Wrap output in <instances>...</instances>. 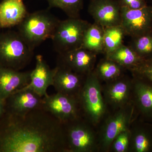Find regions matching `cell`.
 <instances>
[{
    "mask_svg": "<svg viewBox=\"0 0 152 152\" xmlns=\"http://www.w3.org/2000/svg\"><path fill=\"white\" fill-rule=\"evenodd\" d=\"M67 151L64 125L42 109L0 118V152Z\"/></svg>",
    "mask_w": 152,
    "mask_h": 152,
    "instance_id": "6da1fadb",
    "label": "cell"
},
{
    "mask_svg": "<svg viewBox=\"0 0 152 152\" xmlns=\"http://www.w3.org/2000/svg\"><path fill=\"white\" fill-rule=\"evenodd\" d=\"M60 20L48 10L28 14L20 24L18 32L34 50L48 39H51Z\"/></svg>",
    "mask_w": 152,
    "mask_h": 152,
    "instance_id": "7a4b0ae2",
    "label": "cell"
},
{
    "mask_svg": "<svg viewBox=\"0 0 152 152\" xmlns=\"http://www.w3.org/2000/svg\"><path fill=\"white\" fill-rule=\"evenodd\" d=\"M32 50L18 32L0 33V66L20 71L31 62Z\"/></svg>",
    "mask_w": 152,
    "mask_h": 152,
    "instance_id": "3957f363",
    "label": "cell"
},
{
    "mask_svg": "<svg viewBox=\"0 0 152 152\" xmlns=\"http://www.w3.org/2000/svg\"><path fill=\"white\" fill-rule=\"evenodd\" d=\"M90 23L80 18L60 20L51 38L58 54L81 48L85 31Z\"/></svg>",
    "mask_w": 152,
    "mask_h": 152,
    "instance_id": "277c9868",
    "label": "cell"
},
{
    "mask_svg": "<svg viewBox=\"0 0 152 152\" xmlns=\"http://www.w3.org/2000/svg\"><path fill=\"white\" fill-rule=\"evenodd\" d=\"M79 103L76 96L57 92L43 97L42 109L64 124L78 118Z\"/></svg>",
    "mask_w": 152,
    "mask_h": 152,
    "instance_id": "5b68a950",
    "label": "cell"
},
{
    "mask_svg": "<svg viewBox=\"0 0 152 152\" xmlns=\"http://www.w3.org/2000/svg\"><path fill=\"white\" fill-rule=\"evenodd\" d=\"M96 75L88 74L79 94V102L87 115L94 120H99L103 114L104 107Z\"/></svg>",
    "mask_w": 152,
    "mask_h": 152,
    "instance_id": "8992f818",
    "label": "cell"
},
{
    "mask_svg": "<svg viewBox=\"0 0 152 152\" xmlns=\"http://www.w3.org/2000/svg\"><path fill=\"white\" fill-rule=\"evenodd\" d=\"M121 24L126 35L134 37L152 30V7L131 10L121 7Z\"/></svg>",
    "mask_w": 152,
    "mask_h": 152,
    "instance_id": "52a82bcc",
    "label": "cell"
},
{
    "mask_svg": "<svg viewBox=\"0 0 152 152\" xmlns=\"http://www.w3.org/2000/svg\"><path fill=\"white\" fill-rule=\"evenodd\" d=\"M6 101V112L17 115H24L42 109L43 97L26 86L13 93Z\"/></svg>",
    "mask_w": 152,
    "mask_h": 152,
    "instance_id": "ba28073f",
    "label": "cell"
},
{
    "mask_svg": "<svg viewBox=\"0 0 152 152\" xmlns=\"http://www.w3.org/2000/svg\"><path fill=\"white\" fill-rule=\"evenodd\" d=\"M88 11L95 23L104 28L121 25V6L118 0H91Z\"/></svg>",
    "mask_w": 152,
    "mask_h": 152,
    "instance_id": "9c48e42d",
    "label": "cell"
},
{
    "mask_svg": "<svg viewBox=\"0 0 152 152\" xmlns=\"http://www.w3.org/2000/svg\"><path fill=\"white\" fill-rule=\"evenodd\" d=\"M96 54L80 48L58 54L57 64L65 66L80 75L88 74L92 69Z\"/></svg>",
    "mask_w": 152,
    "mask_h": 152,
    "instance_id": "30bf717a",
    "label": "cell"
},
{
    "mask_svg": "<svg viewBox=\"0 0 152 152\" xmlns=\"http://www.w3.org/2000/svg\"><path fill=\"white\" fill-rule=\"evenodd\" d=\"M64 125L68 151L86 152L92 149L94 137L92 133L86 126L81 123Z\"/></svg>",
    "mask_w": 152,
    "mask_h": 152,
    "instance_id": "8fae6325",
    "label": "cell"
},
{
    "mask_svg": "<svg viewBox=\"0 0 152 152\" xmlns=\"http://www.w3.org/2000/svg\"><path fill=\"white\" fill-rule=\"evenodd\" d=\"M31 72H21L0 66V99L6 100L17 91L27 86Z\"/></svg>",
    "mask_w": 152,
    "mask_h": 152,
    "instance_id": "7c38bea8",
    "label": "cell"
},
{
    "mask_svg": "<svg viewBox=\"0 0 152 152\" xmlns=\"http://www.w3.org/2000/svg\"><path fill=\"white\" fill-rule=\"evenodd\" d=\"M55 70L53 86L57 92L70 96L79 95L83 87L82 75L59 64Z\"/></svg>",
    "mask_w": 152,
    "mask_h": 152,
    "instance_id": "4fadbf2b",
    "label": "cell"
},
{
    "mask_svg": "<svg viewBox=\"0 0 152 152\" xmlns=\"http://www.w3.org/2000/svg\"><path fill=\"white\" fill-rule=\"evenodd\" d=\"M55 72V68L51 69L42 56L37 55L36 57L35 68L31 71L30 82L26 86L43 97L48 94V88L53 86Z\"/></svg>",
    "mask_w": 152,
    "mask_h": 152,
    "instance_id": "5bb4252c",
    "label": "cell"
},
{
    "mask_svg": "<svg viewBox=\"0 0 152 152\" xmlns=\"http://www.w3.org/2000/svg\"><path fill=\"white\" fill-rule=\"evenodd\" d=\"M28 14L23 0H3L0 3V28L18 26Z\"/></svg>",
    "mask_w": 152,
    "mask_h": 152,
    "instance_id": "9a60e30c",
    "label": "cell"
},
{
    "mask_svg": "<svg viewBox=\"0 0 152 152\" xmlns=\"http://www.w3.org/2000/svg\"><path fill=\"white\" fill-rule=\"evenodd\" d=\"M104 28L96 23L90 24L85 31L81 48L97 54L104 53Z\"/></svg>",
    "mask_w": 152,
    "mask_h": 152,
    "instance_id": "2e32d148",
    "label": "cell"
},
{
    "mask_svg": "<svg viewBox=\"0 0 152 152\" xmlns=\"http://www.w3.org/2000/svg\"><path fill=\"white\" fill-rule=\"evenodd\" d=\"M106 57L120 66L134 68L143 61L130 47L125 46L124 44L113 52L106 55Z\"/></svg>",
    "mask_w": 152,
    "mask_h": 152,
    "instance_id": "e0dca14e",
    "label": "cell"
},
{
    "mask_svg": "<svg viewBox=\"0 0 152 152\" xmlns=\"http://www.w3.org/2000/svg\"><path fill=\"white\" fill-rule=\"evenodd\" d=\"M127 123V117L124 113L117 114L109 121L104 134L105 146H109L117 136L126 131Z\"/></svg>",
    "mask_w": 152,
    "mask_h": 152,
    "instance_id": "ac0fdd59",
    "label": "cell"
},
{
    "mask_svg": "<svg viewBox=\"0 0 152 152\" xmlns=\"http://www.w3.org/2000/svg\"><path fill=\"white\" fill-rule=\"evenodd\" d=\"M125 35L124 31L121 25L104 28V53L106 55L113 52L123 45Z\"/></svg>",
    "mask_w": 152,
    "mask_h": 152,
    "instance_id": "d6986e66",
    "label": "cell"
},
{
    "mask_svg": "<svg viewBox=\"0 0 152 152\" xmlns=\"http://www.w3.org/2000/svg\"><path fill=\"white\" fill-rule=\"evenodd\" d=\"M129 46L143 60L152 57V30L132 38Z\"/></svg>",
    "mask_w": 152,
    "mask_h": 152,
    "instance_id": "ffe728a7",
    "label": "cell"
},
{
    "mask_svg": "<svg viewBox=\"0 0 152 152\" xmlns=\"http://www.w3.org/2000/svg\"><path fill=\"white\" fill-rule=\"evenodd\" d=\"M50 8L62 10L69 18H80L83 0H47Z\"/></svg>",
    "mask_w": 152,
    "mask_h": 152,
    "instance_id": "44dd1931",
    "label": "cell"
},
{
    "mask_svg": "<svg viewBox=\"0 0 152 152\" xmlns=\"http://www.w3.org/2000/svg\"><path fill=\"white\" fill-rule=\"evenodd\" d=\"M97 73L101 77L106 80L115 78L121 74V66L107 58L98 65Z\"/></svg>",
    "mask_w": 152,
    "mask_h": 152,
    "instance_id": "7402d4cb",
    "label": "cell"
},
{
    "mask_svg": "<svg viewBox=\"0 0 152 152\" xmlns=\"http://www.w3.org/2000/svg\"><path fill=\"white\" fill-rule=\"evenodd\" d=\"M128 91L129 87L126 83L123 81L117 82L110 88L109 96L115 103H121L126 97Z\"/></svg>",
    "mask_w": 152,
    "mask_h": 152,
    "instance_id": "603a6c76",
    "label": "cell"
},
{
    "mask_svg": "<svg viewBox=\"0 0 152 152\" xmlns=\"http://www.w3.org/2000/svg\"><path fill=\"white\" fill-rule=\"evenodd\" d=\"M138 96L142 107L147 110H152V88L145 85L139 84Z\"/></svg>",
    "mask_w": 152,
    "mask_h": 152,
    "instance_id": "cb8c5ba5",
    "label": "cell"
},
{
    "mask_svg": "<svg viewBox=\"0 0 152 152\" xmlns=\"http://www.w3.org/2000/svg\"><path fill=\"white\" fill-rule=\"evenodd\" d=\"M134 69L136 71L152 81V57L143 60Z\"/></svg>",
    "mask_w": 152,
    "mask_h": 152,
    "instance_id": "d4e9b609",
    "label": "cell"
},
{
    "mask_svg": "<svg viewBox=\"0 0 152 152\" xmlns=\"http://www.w3.org/2000/svg\"><path fill=\"white\" fill-rule=\"evenodd\" d=\"M114 144V148L116 151L124 152L127 148L129 143V136L128 133L124 132L117 136Z\"/></svg>",
    "mask_w": 152,
    "mask_h": 152,
    "instance_id": "484cf974",
    "label": "cell"
},
{
    "mask_svg": "<svg viewBox=\"0 0 152 152\" xmlns=\"http://www.w3.org/2000/svg\"><path fill=\"white\" fill-rule=\"evenodd\" d=\"M121 7L131 10L142 8L147 6L145 0H118Z\"/></svg>",
    "mask_w": 152,
    "mask_h": 152,
    "instance_id": "4316f807",
    "label": "cell"
},
{
    "mask_svg": "<svg viewBox=\"0 0 152 152\" xmlns=\"http://www.w3.org/2000/svg\"><path fill=\"white\" fill-rule=\"evenodd\" d=\"M136 150L138 152L146 151L148 148L149 142L144 134H140L136 137L135 140Z\"/></svg>",
    "mask_w": 152,
    "mask_h": 152,
    "instance_id": "83f0119b",
    "label": "cell"
},
{
    "mask_svg": "<svg viewBox=\"0 0 152 152\" xmlns=\"http://www.w3.org/2000/svg\"><path fill=\"white\" fill-rule=\"evenodd\" d=\"M6 112V100L0 99V118Z\"/></svg>",
    "mask_w": 152,
    "mask_h": 152,
    "instance_id": "f1b7e54d",
    "label": "cell"
}]
</instances>
